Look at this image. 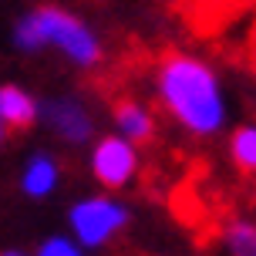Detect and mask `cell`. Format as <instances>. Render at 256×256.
<instances>
[{"mask_svg": "<svg viewBox=\"0 0 256 256\" xmlns=\"http://www.w3.org/2000/svg\"><path fill=\"white\" fill-rule=\"evenodd\" d=\"M152 98L162 115L196 142H212L232 125V102L219 68L196 51H166L152 68Z\"/></svg>", "mask_w": 256, "mask_h": 256, "instance_id": "6da1fadb", "label": "cell"}, {"mask_svg": "<svg viewBox=\"0 0 256 256\" xmlns=\"http://www.w3.org/2000/svg\"><path fill=\"white\" fill-rule=\"evenodd\" d=\"M10 48L24 58L58 54L74 71H98L108 58L102 30L64 4H38L10 20Z\"/></svg>", "mask_w": 256, "mask_h": 256, "instance_id": "7a4b0ae2", "label": "cell"}, {"mask_svg": "<svg viewBox=\"0 0 256 256\" xmlns=\"http://www.w3.org/2000/svg\"><path fill=\"white\" fill-rule=\"evenodd\" d=\"M135 222V209L125 196L115 192H84L68 202L64 209V232L74 240L84 253H98L122 240Z\"/></svg>", "mask_w": 256, "mask_h": 256, "instance_id": "3957f363", "label": "cell"}, {"mask_svg": "<svg viewBox=\"0 0 256 256\" xmlns=\"http://www.w3.org/2000/svg\"><path fill=\"white\" fill-rule=\"evenodd\" d=\"M84 168H88V179L94 182V189L122 196L142 172V148L115 132H102L84 148Z\"/></svg>", "mask_w": 256, "mask_h": 256, "instance_id": "277c9868", "label": "cell"}, {"mask_svg": "<svg viewBox=\"0 0 256 256\" xmlns=\"http://www.w3.org/2000/svg\"><path fill=\"white\" fill-rule=\"evenodd\" d=\"M40 128L61 148L81 152L98 135V118H94L91 104L81 94L61 91V94H51V98H40Z\"/></svg>", "mask_w": 256, "mask_h": 256, "instance_id": "5b68a950", "label": "cell"}, {"mask_svg": "<svg viewBox=\"0 0 256 256\" xmlns=\"http://www.w3.org/2000/svg\"><path fill=\"white\" fill-rule=\"evenodd\" d=\"M64 182V166L61 155L51 148H30L20 158L17 168V192L24 196L27 202H48L61 192Z\"/></svg>", "mask_w": 256, "mask_h": 256, "instance_id": "8992f818", "label": "cell"}, {"mask_svg": "<svg viewBox=\"0 0 256 256\" xmlns=\"http://www.w3.org/2000/svg\"><path fill=\"white\" fill-rule=\"evenodd\" d=\"M108 118H112L108 132L122 135L125 142L138 145V148L158 138V112L148 102H142V98H118V102H112Z\"/></svg>", "mask_w": 256, "mask_h": 256, "instance_id": "52a82bcc", "label": "cell"}, {"mask_svg": "<svg viewBox=\"0 0 256 256\" xmlns=\"http://www.w3.org/2000/svg\"><path fill=\"white\" fill-rule=\"evenodd\" d=\"M0 125L7 132H30L40 125V94L20 81H0Z\"/></svg>", "mask_w": 256, "mask_h": 256, "instance_id": "ba28073f", "label": "cell"}, {"mask_svg": "<svg viewBox=\"0 0 256 256\" xmlns=\"http://www.w3.org/2000/svg\"><path fill=\"white\" fill-rule=\"evenodd\" d=\"M226 158H230V166L240 176L256 179V122H240V125L230 128V135H226Z\"/></svg>", "mask_w": 256, "mask_h": 256, "instance_id": "9c48e42d", "label": "cell"}, {"mask_svg": "<svg viewBox=\"0 0 256 256\" xmlns=\"http://www.w3.org/2000/svg\"><path fill=\"white\" fill-rule=\"evenodd\" d=\"M219 246L226 256H256V219L230 216L219 226Z\"/></svg>", "mask_w": 256, "mask_h": 256, "instance_id": "30bf717a", "label": "cell"}, {"mask_svg": "<svg viewBox=\"0 0 256 256\" xmlns=\"http://www.w3.org/2000/svg\"><path fill=\"white\" fill-rule=\"evenodd\" d=\"M30 256H88V253L68 232H48V236L38 240V246L30 250Z\"/></svg>", "mask_w": 256, "mask_h": 256, "instance_id": "8fae6325", "label": "cell"}, {"mask_svg": "<svg viewBox=\"0 0 256 256\" xmlns=\"http://www.w3.org/2000/svg\"><path fill=\"white\" fill-rule=\"evenodd\" d=\"M0 256H30V250H24V246H4Z\"/></svg>", "mask_w": 256, "mask_h": 256, "instance_id": "7c38bea8", "label": "cell"}, {"mask_svg": "<svg viewBox=\"0 0 256 256\" xmlns=\"http://www.w3.org/2000/svg\"><path fill=\"white\" fill-rule=\"evenodd\" d=\"M7 135H10V132H7L4 125H0V152H4V145H7Z\"/></svg>", "mask_w": 256, "mask_h": 256, "instance_id": "4fadbf2b", "label": "cell"}]
</instances>
